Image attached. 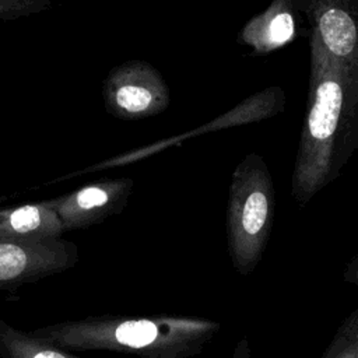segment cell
<instances>
[{
  "label": "cell",
  "instance_id": "cell-13",
  "mask_svg": "<svg viewBox=\"0 0 358 358\" xmlns=\"http://www.w3.org/2000/svg\"><path fill=\"white\" fill-rule=\"evenodd\" d=\"M1 200H3V197H0V201H1Z\"/></svg>",
  "mask_w": 358,
  "mask_h": 358
},
{
  "label": "cell",
  "instance_id": "cell-11",
  "mask_svg": "<svg viewBox=\"0 0 358 358\" xmlns=\"http://www.w3.org/2000/svg\"><path fill=\"white\" fill-rule=\"evenodd\" d=\"M320 358H358V309L340 323Z\"/></svg>",
  "mask_w": 358,
  "mask_h": 358
},
{
  "label": "cell",
  "instance_id": "cell-12",
  "mask_svg": "<svg viewBox=\"0 0 358 358\" xmlns=\"http://www.w3.org/2000/svg\"><path fill=\"white\" fill-rule=\"evenodd\" d=\"M50 7V0H0V22L29 17Z\"/></svg>",
  "mask_w": 358,
  "mask_h": 358
},
{
  "label": "cell",
  "instance_id": "cell-8",
  "mask_svg": "<svg viewBox=\"0 0 358 358\" xmlns=\"http://www.w3.org/2000/svg\"><path fill=\"white\" fill-rule=\"evenodd\" d=\"M299 11L294 0H273L260 14L253 15L238 34V43L255 55H267L294 42L301 31Z\"/></svg>",
  "mask_w": 358,
  "mask_h": 358
},
{
  "label": "cell",
  "instance_id": "cell-2",
  "mask_svg": "<svg viewBox=\"0 0 358 358\" xmlns=\"http://www.w3.org/2000/svg\"><path fill=\"white\" fill-rule=\"evenodd\" d=\"M221 323L187 316H87L36 327L29 334L64 351H113L140 358H193Z\"/></svg>",
  "mask_w": 358,
  "mask_h": 358
},
{
  "label": "cell",
  "instance_id": "cell-6",
  "mask_svg": "<svg viewBox=\"0 0 358 358\" xmlns=\"http://www.w3.org/2000/svg\"><path fill=\"white\" fill-rule=\"evenodd\" d=\"M327 55L358 73V0H294Z\"/></svg>",
  "mask_w": 358,
  "mask_h": 358
},
{
  "label": "cell",
  "instance_id": "cell-9",
  "mask_svg": "<svg viewBox=\"0 0 358 358\" xmlns=\"http://www.w3.org/2000/svg\"><path fill=\"white\" fill-rule=\"evenodd\" d=\"M63 232L57 214L46 200L0 208V239L41 242L62 238Z\"/></svg>",
  "mask_w": 358,
  "mask_h": 358
},
{
  "label": "cell",
  "instance_id": "cell-5",
  "mask_svg": "<svg viewBox=\"0 0 358 358\" xmlns=\"http://www.w3.org/2000/svg\"><path fill=\"white\" fill-rule=\"evenodd\" d=\"M77 262V245L62 238L41 242L0 239V291H14L63 273Z\"/></svg>",
  "mask_w": 358,
  "mask_h": 358
},
{
  "label": "cell",
  "instance_id": "cell-10",
  "mask_svg": "<svg viewBox=\"0 0 358 358\" xmlns=\"http://www.w3.org/2000/svg\"><path fill=\"white\" fill-rule=\"evenodd\" d=\"M0 358H81L0 319Z\"/></svg>",
  "mask_w": 358,
  "mask_h": 358
},
{
  "label": "cell",
  "instance_id": "cell-3",
  "mask_svg": "<svg viewBox=\"0 0 358 358\" xmlns=\"http://www.w3.org/2000/svg\"><path fill=\"white\" fill-rule=\"evenodd\" d=\"M274 186L263 158L250 152L235 168L231 179L227 236L234 268L250 274L262 260L274 218Z\"/></svg>",
  "mask_w": 358,
  "mask_h": 358
},
{
  "label": "cell",
  "instance_id": "cell-4",
  "mask_svg": "<svg viewBox=\"0 0 358 358\" xmlns=\"http://www.w3.org/2000/svg\"><path fill=\"white\" fill-rule=\"evenodd\" d=\"M105 109L122 120L155 116L169 106V88L161 73L143 60L113 67L103 80Z\"/></svg>",
  "mask_w": 358,
  "mask_h": 358
},
{
  "label": "cell",
  "instance_id": "cell-7",
  "mask_svg": "<svg viewBox=\"0 0 358 358\" xmlns=\"http://www.w3.org/2000/svg\"><path fill=\"white\" fill-rule=\"evenodd\" d=\"M133 186L130 178L106 179L49 199L46 203L57 214L64 232L84 229L122 213Z\"/></svg>",
  "mask_w": 358,
  "mask_h": 358
},
{
  "label": "cell",
  "instance_id": "cell-1",
  "mask_svg": "<svg viewBox=\"0 0 358 358\" xmlns=\"http://www.w3.org/2000/svg\"><path fill=\"white\" fill-rule=\"evenodd\" d=\"M358 145V73L331 59L310 31L306 112L292 171L291 190L305 206L334 180Z\"/></svg>",
  "mask_w": 358,
  "mask_h": 358
}]
</instances>
